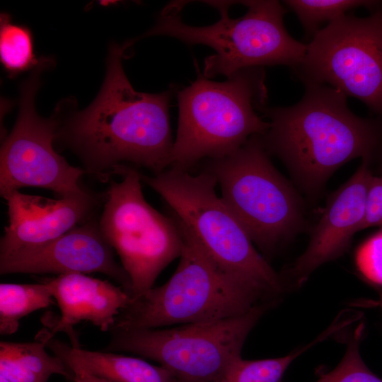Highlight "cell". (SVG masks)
Segmentation results:
<instances>
[{
	"mask_svg": "<svg viewBox=\"0 0 382 382\" xmlns=\"http://www.w3.org/2000/svg\"><path fill=\"white\" fill-rule=\"evenodd\" d=\"M305 83L296 104L262 110L270 127L261 137L268 154L280 158L299 185L314 196L345 163L358 157L371 161L379 132L375 122L348 108L340 91Z\"/></svg>",
	"mask_w": 382,
	"mask_h": 382,
	"instance_id": "cell-2",
	"label": "cell"
},
{
	"mask_svg": "<svg viewBox=\"0 0 382 382\" xmlns=\"http://www.w3.org/2000/svg\"><path fill=\"white\" fill-rule=\"evenodd\" d=\"M71 370L74 373L73 382H110L81 369L76 368Z\"/></svg>",
	"mask_w": 382,
	"mask_h": 382,
	"instance_id": "cell-25",
	"label": "cell"
},
{
	"mask_svg": "<svg viewBox=\"0 0 382 382\" xmlns=\"http://www.w3.org/2000/svg\"><path fill=\"white\" fill-rule=\"evenodd\" d=\"M268 306L238 316L174 328L112 329L106 351L154 360L176 382H214L241 356L245 340Z\"/></svg>",
	"mask_w": 382,
	"mask_h": 382,
	"instance_id": "cell-8",
	"label": "cell"
},
{
	"mask_svg": "<svg viewBox=\"0 0 382 382\" xmlns=\"http://www.w3.org/2000/svg\"><path fill=\"white\" fill-rule=\"evenodd\" d=\"M357 266L370 282L382 285V231L369 238L357 255Z\"/></svg>",
	"mask_w": 382,
	"mask_h": 382,
	"instance_id": "cell-23",
	"label": "cell"
},
{
	"mask_svg": "<svg viewBox=\"0 0 382 382\" xmlns=\"http://www.w3.org/2000/svg\"><path fill=\"white\" fill-rule=\"evenodd\" d=\"M203 170L215 178L221 198L261 249L272 250L303 228L300 197L272 163L260 135L208 159Z\"/></svg>",
	"mask_w": 382,
	"mask_h": 382,
	"instance_id": "cell-7",
	"label": "cell"
},
{
	"mask_svg": "<svg viewBox=\"0 0 382 382\" xmlns=\"http://www.w3.org/2000/svg\"><path fill=\"white\" fill-rule=\"evenodd\" d=\"M267 100L261 67L241 70L226 81L204 76L178 93V125L170 168L189 171L202 159L226 156L254 135H264L270 122L257 110Z\"/></svg>",
	"mask_w": 382,
	"mask_h": 382,
	"instance_id": "cell-4",
	"label": "cell"
},
{
	"mask_svg": "<svg viewBox=\"0 0 382 382\" xmlns=\"http://www.w3.org/2000/svg\"><path fill=\"white\" fill-rule=\"evenodd\" d=\"M69 382H71V381H69Z\"/></svg>",
	"mask_w": 382,
	"mask_h": 382,
	"instance_id": "cell-29",
	"label": "cell"
},
{
	"mask_svg": "<svg viewBox=\"0 0 382 382\" xmlns=\"http://www.w3.org/2000/svg\"><path fill=\"white\" fill-rule=\"evenodd\" d=\"M45 345L32 342H0V376L10 382H48L53 374L73 382L74 373L58 357L50 355Z\"/></svg>",
	"mask_w": 382,
	"mask_h": 382,
	"instance_id": "cell-17",
	"label": "cell"
},
{
	"mask_svg": "<svg viewBox=\"0 0 382 382\" xmlns=\"http://www.w3.org/2000/svg\"><path fill=\"white\" fill-rule=\"evenodd\" d=\"M371 226L382 228V176H373L367 192L364 219L359 231Z\"/></svg>",
	"mask_w": 382,
	"mask_h": 382,
	"instance_id": "cell-24",
	"label": "cell"
},
{
	"mask_svg": "<svg viewBox=\"0 0 382 382\" xmlns=\"http://www.w3.org/2000/svg\"><path fill=\"white\" fill-rule=\"evenodd\" d=\"M378 304H379V306H381V308L382 309V292L380 293V298H379V301H378Z\"/></svg>",
	"mask_w": 382,
	"mask_h": 382,
	"instance_id": "cell-26",
	"label": "cell"
},
{
	"mask_svg": "<svg viewBox=\"0 0 382 382\" xmlns=\"http://www.w3.org/2000/svg\"><path fill=\"white\" fill-rule=\"evenodd\" d=\"M115 174L122 180L111 183L98 224L129 277L133 299L151 289L161 272L180 257L183 237L173 216H164L146 201L141 173L124 165Z\"/></svg>",
	"mask_w": 382,
	"mask_h": 382,
	"instance_id": "cell-9",
	"label": "cell"
},
{
	"mask_svg": "<svg viewBox=\"0 0 382 382\" xmlns=\"http://www.w3.org/2000/svg\"><path fill=\"white\" fill-rule=\"evenodd\" d=\"M0 60L10 76L34 69L40 62L33 51V36L24 25L11 22L10 15L0 16Z\"/></svg>",
	"mask_w": 382,
	"mask_h": 382,
	"instance_id": "cell-20",
	"label": "cell"
},
{
	"mask_svg": "<svg viewBox=\"0 0 382 382\" xmlns=\"http://www.w3.org/2000/svg\"><path fill=\"white\" fill-rule=\"evenodd\" d=\"M364 328L359 325L349 337L345 354L332 371L320 374L316 382H382L364 362L359 352V342Z\"/></svg>",
	"mask_w": 382,
	"mask_h": 382,
	"instance_id": "cell-22",
	"label": "cell"
},
{
	"mask_svg": "<svg viewBox=\"0 0 382 382\" xmlns=\"http://www.w3.org/2000/svg\"><path fill=\"white\" fill-rule=\"evenodd\" d=\"M284 2L296 14L306 31L313 35L323 23H330L346 15L351 9L378 4V1L361 0H289Z\"/></svg>",
	"mask_w": 382,
	"mask_h": 382,
	"instance_id": "cell-21",
	"label": "cell"
},
{
	"mask_svg": "<svg viewBox=\"0 0 382 382\" xmlns=\"http://www.w3.org/2000/svg\"><path fill=\"white\" fill-rule=\"evenodd\" d=\"M48 283L0 284V334L8 335L18 329L20 320L54 301Z\"/></svg>",
	"mask_w": 382,
	"mask_h": 382,
	"instance_id": "cell-18",
	"label": "cell"
},
{
	"mask_svg": "<svg viewBox=\"0 0 382 382\" xmlns=\"http://www.w3.org/2000/svg\"><path fill=\"white\" fill-rule=\"evenodd\" d=\"M0 382H10L6 378L3 377L2 376H0Z\"/></svg>",
	"mask_w": 382,
	"mask_h": 382,
	"instance_id": "cell-27",
	"label": "cell"
},
{
	"mask_svg": "<svg viewBox=\"0 0 382 382\" xmlns=\"http://www.w3.org/2000/svg\"><path fill=\"white\" fill-rule=\"evenodd\" d=\"M173 216L183 237L174 274L163 285L130 299L110 330L155 329L213 321L270 305L272 302L260 293L223 272L190 229L173 214Z\"/></svg>",
	"mask_w": 382,
	"mask_h": 382,
	"instance_id": "cell-3",
	"label": "cell"
},
{
	"mask_svg": "<svg viewBox=\"0 0 382 382\" xmlns=\"http://www.w3.org/2000/svg\"><path fill=\"white\" fill-rule=\"evenodd\" d=\"M36 340L42 342L70 369H81L110 382H176L162 366L133 357L73 347L49 336L45 328L36 335Z\"/></svg>",
	"mask_w": 382,
	"mask_h": 382,
	"instance_id": "cell-16",
	"label": "cell"
},
{
	"mask_svg": "<svg viewBox=\"0 0 382 382\" xmlns=\"http://www.w3.org/2000/svg\"><path fill=\"white\" fill-rule=\"evenodd\" d=\"M47 282L61 316L45 331L50 337L65 332L73 347H81L74 325L86 320L103 332L109 331L120 311L130 301L129 295L122 286L85 274H59Z\"/></svg>",
	"mask_w": 382,
	"mask_h": 382,
	"instance_id": "cell-15",
	"label": "cell"
},
{
	"mask_svg": "<svg viewBox=\"0 0 382 382\" xmlns=\"http://www.w3.org/2000/svg\"><path fill=\"white\" fill-rule=\"evenodd\" d=\"M381 171L382 173V164H381Z\"/></svg>",
	"mask_w": 382,
	"mask_h": 382,
	"instance_id": "cell-28",
	"label": "cell"
},
{
	"mask_svg": "<svg viewBox=\"0 0 382 382\" xmlns=\"http://www.w3.org/2000/svg\"><path fill=\"white\" fill-rule=\"evenodd\" d=\"M141 179L161 196L223 272L270 301L282 294V278L217 195L212 175L170 168L152 176L141 174Z\"/></svg>",
	"mask_w": 382,
	"mask_h": 382,
	"instance_id": "cell-5",
	"label": "cell"
},
{
	"mask_svg": "<svg viewBox=\"0 0 382 382\" xmlns=\"http://www.w3.org/2000/svg\"><path fill=\"white\" fill-rule=\"evenodd\" d=\"M305 82L331 86L382 114V9L345 15L318 30L296 66Z\"/></svg>",
	"mask_w": 382,
	"mask_h": 382,
	"instance_id": "cell-10",
	"label": "cell"
},
{
	"mask_svg": "<svg viewBox=\"0 0 382 382\" xmlns=\"http://www.w3.org/2000/svg\"><path fill=\"white\" fill-rule=\"evenodd\" d=\"M113 250L98 221L90 219L50 242L0 257V274L100 272L118 282L129 295L131 280L115 260Z\"/></svg>",
	"mask_w": 382,
	"mask_h": 382,
	"instance_id": "cell-12",
	"label": "cell"
},
{
	"mask_svg": "<svg viewBox=\"0 0 382 382\" xmlns=\"http://www.w3.org/2000/svg\"><path fill=\"white\" fill-rule=\"evenodd\" d=\"M125 46L113 44L101 89L82 111L60 120L56 139L81 159L84 171L105 182L124 163L159 174L170 166L174 141L169 105L175 88L134 89L122 68Z\"/></svg>",
	"mask_w": 382,
	"mask_h": 382,
	"instance_id": "cell-1",
	"label": "cell"
},
{
	"mask_svg": "<svg viewBox=\"0 0 382 382\" xmlns=\"http://www.w3.org/2000/svg\"><path fill=\"white\" fill-rule=\"evenodd\" d=\"M7 203L8 224L0 241V257L22 248L50 242L91 219L98 204L93 194L59 199L10 192Z\"/></svg>",
	"mask_w": 382,
	"mask_h": 382,
	"instance_id": "cell-13",
	"label": "cell"
},
{
	"mask_svg": "<svg viewBox=\"0 0 382 382\" xmlns=\"http://www.w3.org/2000/svg\"><path fill=\"white\" fill-rule=\"evenodd\" d=\"M233 1H207L218 9L220 19L207 26L184 23L179 8L168 6L156 23L141 37L166 35L189 45H204L215 54L204 61V74L212 77L223 74L229 77L245 69L268 65L298 66L303 61L306 45L294 39L286 31L283 16L286 11L278 1H239L248 7L238 18L228 16Z\"/></svg>",
	"mask_w": 382,
	"mask_h": 382,
	"instance_id": "cell-6",
	"label": "cell"
},
{
	"mask_svg": "<svg viewBox=\"0 0 382 382\" xmlns=\"http://www.w3.org/2000/svg\"><path fill=\"white\" fill-rule=\"evenodd\" d=\"M50 62L49 58L42 57L21 84L18 117L1 146V197L24 187L45 188L60 197L87 192L79 183L84 170L71 166L54 149L60 120L43 118L35 110L40 74Z\"/></svg>",
	"mask_w": 382,
	"mask_h": 382,
	"instance_id": "cell-11",
	"label": "cell"
},
{
	"mask_svg": "<svg viewBox=\"0 0 382 382\" xmlns=\"http://www.w3.org/2000/svg\"><path fill=\"white\" fill-rule=\"evenodd\" d=\"M330 330L323 332L311 344L277 358L246 360L236 358L225 372L214 382H282L283 376L299 355L306 349L330 335Z\"/></svg>",
	"mask_w": 382,
	"mask_h": 382,
	"instance_id": "cell-19",
	"label": "cell"
},
{
	"mask_svg": "<svg viewBox=\"0 0 382 382\" xmlns=\"http://www.w3.org/2000/svg\"><path fill=\"white\" fill-rule=\"evenodd\" d=\"M369 163L362 160L354 174L329 197L306 250L291 270L298 284L319 266L342 255L359 231L374 176Z\"/></svg>",
	"mask_w": 382,
	"mask_h": 382,
	"instance_id": "cell-14",
	"label": "cell"
}]
</instances>
